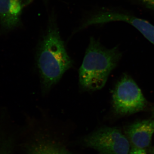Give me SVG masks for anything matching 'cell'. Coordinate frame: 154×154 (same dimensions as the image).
<instances>
[{
  "instance_id": "cell-5",
  "label": "cell",
  "mask_w": 154,
  "mask_h": 154,
  "mask_svg": "<svg viewBox=\"0 0 154 154\" xmlns=\"http://www.w3.org/2000/svg\"><path fill=\"white\" fill-rule=\"evenodd\" d=\"M112 22H123L132 25L154 45V25L144 19L115 11H101L92 14L83 22L76 32L95 25Z\"/></svg>"
},
{
  "instance_id": "cell-11",
  "label": "cell",
  "mask_w": 154,
  "mask_h": 154,
  "mask_svg": "<svg viewBox=\"0 0 154 154\" xmlns=\"http://www.w3.org/2000/svg\"><path fill=\"white\" fill-rule=\"evenodd\" d=\"M147 7L154 9V0H141Z\"/></svg>"
},
{
  "instance_id": "cell-10",
  "label": "cell",
  "mask_w": 154,
  "mask_h": 154,
  "mask_svg": "<svg viewBox=\"0 0 154 154\" xmlns=\"http://www.w3.org/2000/svg\"><path fill=\"white\" fill-rule=\"evenodd\" d=\"M129 154H146L144 149L138 148L133 146L130 151Z\"/></svg>"
},
{
  "instance_id": "cell-9",
  "label": "cell",
  "mask_w": 154,
  "mask_h": 154,
  "mask_svg": "<svg viewBox=\"0 0 154 154\" xmlns=\"http://www.w3.org/2000/svg\"><path fill=\"white\" fill-rule=\"evenodd\" d=\"M13 142L11 137L0 134V154H12Z\"/></svg>"
},
{
  "instance_id": "cell-6",
  "label": "cell",
  "mask_w": 154,
  "mask_h": 154,
  "mask_svg": "<svg viewBox=\"0 0 154 154\" xmlns=\"http://www.w3.org/2000/svg\"><path fill=\"white\" fill-rule=\"evenodd\" d=\"M125 133L133 146L144 149L151 142L154 134V119H145L127 127Z\"/></svg>"
},
{
  "instance_id": "cell-3",
  "label": "cell",
  "mask_w": 154,
  "mask_h": 154,
  "mask_svg": "<svg viewBox=\"0 0 154 154\" xmlns=\"http://www.w3.org/2000/svg\"><path fill=\"white\" fill-rule=\"evenodd\" d=\"M147 102L135 82L125 75L117 82L112 95L113 112L118 116L131 115L145 109Z\"/></svg>"
},
{
  "instance_id": "cell-2",
  "label": "cell",
  "mask_w": 154,
  "mask_h": 154,
  "mask_svg": "<svg viewBox=\"0 0 154 154\" xmlns=\"http://www.w3.org/2000/svg\"><path fill=\"white\" fill-rule=\"evenodd\" d=\"M122 56L117 47L107 48L91 37L79 70L80 88L93 92L102 89Z\"/></svg>"
},
{
  "instance_id": "cell-4",
  "label": "cell",
  "mask_w": 154,
  "mask_h": 154,
  "mask_svg": "<svg viewBox=\"0 0 154 154\" xmlns=\"http://www.w3.org/2000/svg\"><path fill=\"white\" fill-rule=\"evenodd\" d=\"M83 143L101 154H129L131 150L127 138L115 127H105L96 130L86 136Z\"/></svg>"
},
{
  "instance_id": "cell-7",
  "label": "cell",
  "mask_w": 154,
  "mask_h": 154,
  "mask_svg": "<svg viewBox=\"0 0 154 154\" xmlns=\"http://www.w3.org/2000/svg\"><path fill=\"white\" fill-rule=\"evenodd\" d=\"M23 0H0V25L8 32L21 25Z\"/></svg>"
},
{
  "instance_id": "cell-1",
  "label": "cell",
  "mask_w": 154,
  "mask_h": 154,
  "mask_svg": "<svg viewBox=\"0 0 154 154\" xmlns=\"http://www.w3.org/2000/svg\"><path fill=\"white\" fill-rule=\"evenodd\" d=\"M35 62L43 95L48 94L73 66V61L67 52L54 14L49 17L38 41Z\"/></svg>"
},
{
  "instance_id": "cell-12",
  "label": "cell",
  "mask_w": 154,
  "mask_h": 154,
  "mask_svg": "<svg viewBox=\"0 0 154 154\" xmlns=\"http://www.w3.org/2000/svg\"><path fill=\"white\" fill-rule=\"evenodd\" d=\"M150 151V154H154V146L151 149Z\"/></svg>"
},
{
  "instance_id": "cell-8",
  "label": "cell",
  "mask_w": 154,
  "mask_h": 154,
  "mask_svg": "<svg viewBox=\"0 0 154 154\" xmlns=\"http://www.w3.org/2000/svg\"><path fill=\"white\" fill-rule=\"evenodd\" d=\"M28 154H72L63 146L54 142L39 140L28 147Z\"/></svg>"
}]
</instances>
